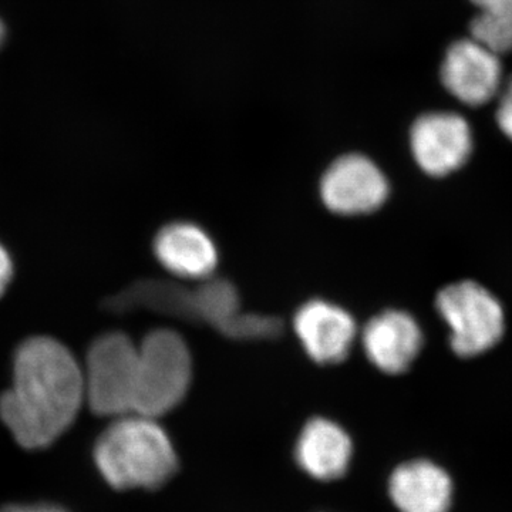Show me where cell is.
Listing matches in <instances>:
<instances>
[{"mask_svg": "<svg viewBox=\"0 0 512 512\" xmlns=\"http://www.w3.org/2000/svg\"><path fill=\"white\" fill-rule=\"evenodd\" d=\"M478 15L471 20V39L503 56L512 52V0H471Z\"/></svg>", "mask_w": 512, "mask_h": 512, "instance_id": "cell-15", "label": "cell"}, {"mask_svg": "<svg viewBox=\"0 0 512 512\" xmlns=\"http://www.w3.org/2000/svg\"><path fill=\"white\" fill-rule=\"evenodd\" d=\"M86 402L83 366L59 340L35 336L16 350L12 387L0 397V419L28 450L52 446Z\"/></svg>", "mask_w": 512, "mask_h": 512, "instance_id": "cell-1", "label": "cell"}, {"mask_svg": "<svg viewBox=\"0 0 512 512\" xmlns=\"http://www.w3.org/2000/svg\"><path fill=\"white\" fill-rule=\"evenodd\" d=\"M120 299V308L146 306L178 318L198 320L232 339H272L282 330L279 319L242 312L237 289L212 276L194 289L146 282L134 286Z\"/></svg>", "mask_w": 512, "mask_h": 512, "instance_id": "cell-2", "label": "cell"}, {"mask_svg": "<svg viewBox=\"0 0 512 512\" xmlns=\"http://www.w3.org/2000/svg\"><path fill=\"white\" fill-rule=\"evenodd\" d=\"M293 326L303 349L320 365L342 362L356 339L355 319L345 309L325 301L303 305Z\"/></svg>", "mask_w": 512, "mask_h": 512, "instance_id": "cell-10", "label": "cell"}, {"mask_svg": "<svg viewBox=\"0 0 512 512\" xmlns=\"http://www.w3.org/2000/svg\"><path fill=\"white\" fill-rule=\"evenodd\" d=\"M192 377L191 352L170 329H157L138 343L134 414L157 419L183 402Z\"/></svg>", "mask_w": 512, "mask_h": 512, "instance_id": "cell-4", "label": "cell"}, {"mask_svg": "<svg viewBox=\"0 0 512 512\" xmlns=\"http://www.w3.org/2000/svg\"><path fill=\"white\" fill-rule=\"evenodd\" d=\"M12 276V259H10L8 251L0 244V298H2L3 293L8 289L10 281H12Z\"/></svg>", "mask_w": 512, "mask_h": 512, "instance_id": "cell-17", "label": "cell"}, {"mask_svg": "<svg viewBox=\"0 0 512 512\" xmlns=\"http://www.w3.org/2000/svg\"><path fill=\"white\" fill-rule=\"evenodd\" d=\"M352 440L339 424L313 419L302 430L296 446L299 466L318 480H336L346 473L352 460Z\"/></svg>", "mask_w": 512, "mask_h": 512, "instance_id": "cell-14", "label": "cell"}, {"mask_svg": "<svg viewBox=\"0 0 512 512\" xmlns=\"http://www.w3.org/2000/svg\"><path fill=\"white\" fill-rule=\"evenodd\" d=\"M497 123L501 131L512 140V79L505 84L500 92V103L497 109Z\"/></svg>", "mask_w": 512, "mask_h": 512, "instance_id": "cell-16", "label": "cell"}, {"mask_svg": "<svg viewBox=\"0 0 512 512\" xmlns=\"http://www.w3.org/2000/svg\"><path fill=\"white\" fill-rule=\"evenodd\" d=\"M154 254L171 274L188 281L211 278L218 264V251L210 235L191 222H174L158 232Z\"/></svg>", "mask_w": 512, "mask_h": 512, "instance_id": "cell-11", "label": "cell"}, {"mask_svg": "<svg viewBox=\"0 0 512 512\" xmlns=\"http://www.w3.org/2000/svg\"><path fill=\"white\" fill-rule=\"evenodd\" d=\"M320 195L330 211L340 215H362L382 207L389 184L373 161L349 154L335 161L320 183Z\"/></svg>", "mask_w": 512, "mask_h": 512, "instance_id": "cell-7", "label": "cell"}, {"mask_svg": "<svg viewBox=\"0 0 512 512\" xmlns=\"http://www.w3.org/2000/svg\"><path fill=\"white\" fill-rule=\"evenodd\" d=\"M389 494L400 512H448L453 503V483L437 464L409 461L393 471Z\"/></svg>", "mask_w": 512, "mask_h": 512, "instance_id": "cell-13", "label": "cell"}, {"mask_svg": "<svg viewBox=\"0 0 512 512\" xmlns=\"http://www.w3.org/2000/svg\"><path fill=\"white\" fill-rule=\"evenodd\" d=\"M437 309L450 328L451 348L457 355H481L503 336L500 302L474 282H458L444 288L437 296Z\"/></svg>", "mask_w": 512, "mask_h": 512, "instance_id": "cell-6", "label": "cell"}, {"mask_svg": "<svg viewBox=\"0 0 512 512\" xmlns=\"http://www.w3.org/2000/svg\"><path fill=\"white\" fill-rule=\"evenodd\" d=\"M423 345V335L412 316L387 311L367 323L363 348L370 362L384 373L397 375L409 369Z\"/></svg>", "mask_w": 512, "mask_h": 512, "instance_id": "cell-12", "label": "cell"}, {"mask_svg": "<svg viewBox=\"0 0 512 512\" xmlns=\"http://www.w3.org/2000/svg\"><path fill=\"white\" fill-rule=\"evenodd\" d=\"M0 512H67L55 504H13L0 508Z\"/></svg>", "mask_w": 512, "mask_h": 512, "instance_id": "cell-18", "label": "cell"}, {"mask_svg": "<svg viewBox=\"0 0 512 512\" xmlns=\"http://www.w3.org/2000/svg\"><path fill=\"white\" fill-rule=\"evenodd\" d=\"M94 461L104 480L119 490L156 488L177 468L173 444L160 424L138 414L114 419L97 440Z\"/></svg>", "mask_w": 512, "mask_h": 512, "instance_id": "cell-3", "label": "cell"}, {"mask_svg": "<svg viewBox=\"0 0 512 512\" xmlns=\"http://www.w3.org/2000/svg\"><path fill=\"white\" fill-rule=\"evenodd\" d=\"M3 36H5V29H3L2 22H0V43H2Z\"/></svg>", "mask_w": 512, "mask_h": 512, "instance_id": "cell-19", "label": "cell"}, {"mask_svg": "<svg viewBox=\"0 0 512 512\" xmlns=\"http://www.w3.org/2000/svg\"><path fill=\"white\" fill-rule=\"evenodd\" d=\"M412 150L427 174L443 177L466 163L473 150V134L458 114H424L413 124Z\"/></svg>", "mask_w": 512, "mask_h": 512, "instance_id": "cell-9", "label": "cell"}, {"mask_svg": "<svg viewBox=\"0 0 512 512\" xmlns=\"http://www.w3.org/2000/svg\"><path fill=\"white\" fill-rule=\"evenodd\" d=\"M138 343L114 332L94 340L83 366L86 402L99 416H130L136 409Z\"/></svg>", "mask_w": 512, "mask_h": 512, "instance_id": "cell-5", "label": "cell"}, {"mask_svg": "<svg viewBox=\"0 0 512 512\" xmlns=\"http://www.w3.org/2000/svg\"><path fill=\"white\" fill-rule=\"evenodd\" d=\"M441 82L467 106H483L501 92L503 64L500 56L474 39L458 40L447 50Z\"/></svg>", "mask_w": 512, "mask_h": 512, "instance_id": "cell-8", "label": "cell"}]
</instances>
